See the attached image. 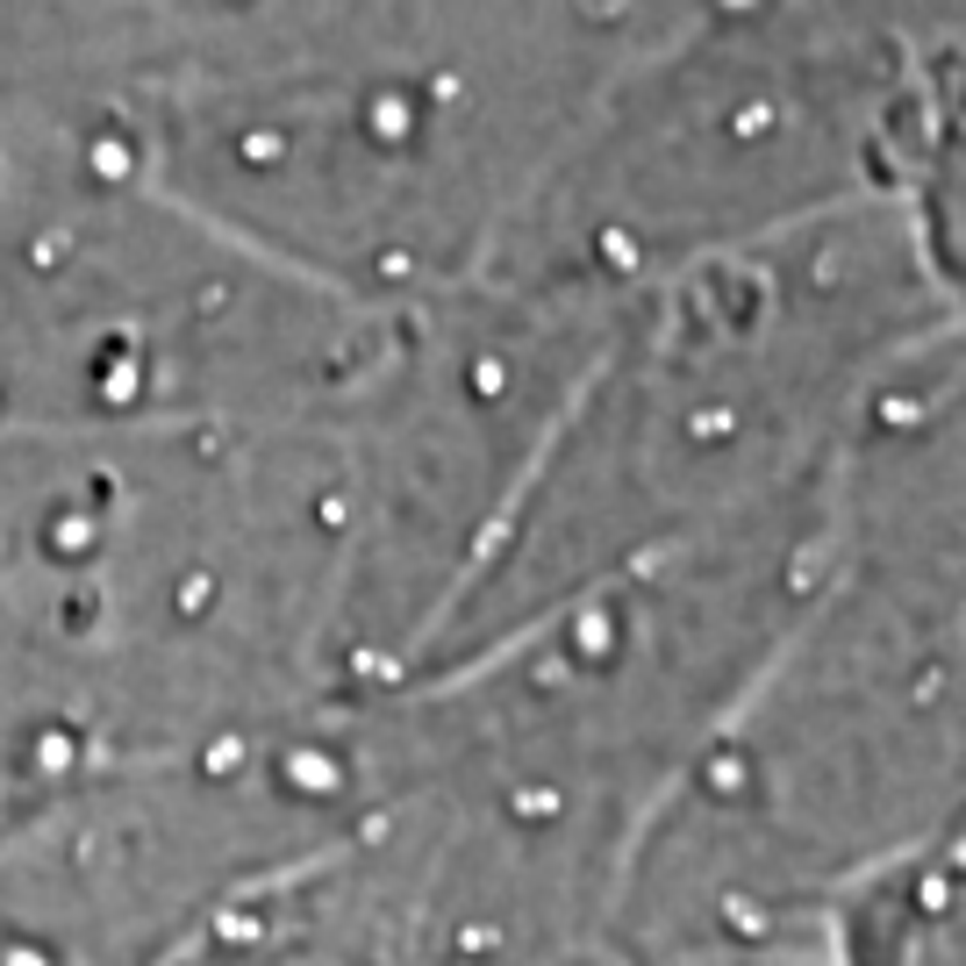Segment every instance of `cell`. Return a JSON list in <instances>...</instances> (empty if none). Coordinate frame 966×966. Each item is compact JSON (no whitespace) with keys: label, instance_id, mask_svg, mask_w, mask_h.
<instances>
[{"label":"cell","instance_id":"6da1fadb","mask_svg":"<svg viewBox=\"0 0 966 966\" xmlns=\"http://www.w3.org/2000/svg\"><path fill=\"white\" fill-rule=\"evenodd\" d=\"M945 329L959 323L895 193L838 201L616 301L430 644L459 666L587 580L816 487L874 387Z\"/></svg>","mask_w":966,"mask_h":966},{"label":"cell","instance_id":"7a4b0ae2","mask_svg":"<svg viewBox=\"0 0 966 966\" xmlns=\"http://www.w3.org/2000/svg\"><path fill=\"white\" fill-rule=\"evenodd\" d=\"M880 193H895V208L909 215L931 287L966 329V43H938L909 58Z\"/></svg>","mask_w":966,"mask_h":966}]
</instances>
